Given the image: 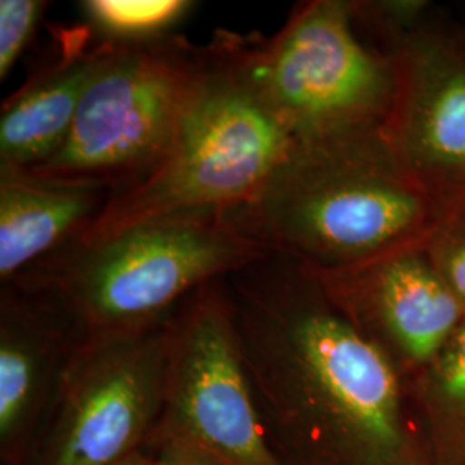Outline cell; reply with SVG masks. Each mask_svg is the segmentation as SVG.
Masks as SVG:
<instances>
[{
	"instance_id": "obj_1",
	"label": "cell",
	"mask_w": 465,
	"mask_h": 465,
	"mask_svg": "<svg viewBox=\"0 0 465 465\" xmlns=\"http://www.w3.org/2000/svg\"><path fill=\"white\" fill-rule=\"evenodd\" d=\"M224 282L262 417L286 436L326 428L359 457L397 450L400 371L309 269L272 253Z\"/></svg>"
},
{
	"instance_id": "obj_2",
	"label": "cell",
	"mask_w": 465,
	"mask_h": 465,
	"mask_svg": "<svg viewBox=\"0 0 465 465\" xmlns=\"http://www.w3.org/2000/svg\"><path fill=\"white\" fill-rule=\"evenodd\" d=\"M224 214L271 253L334 271L426 243L440 207L378 130L295 142L262 186Z\"/></svg>"
},
{
	"instance_id": "obj_3",
	"label": "cell",
	"mask_w": 465,
	"mask_h": 465,
	"mask_svg": "<svg viewBox=\"0 0 465 465\" xmlns=\"http://www.w3.org/2000/svg\"><path fill=\"white\" fill-rule=\"evenodd\" d=\"M272 255L224 211L155 217L97 243H71L4 286L66 319L80 347L149 331L207 282Z\"/></svg>"
},
{
	"instance_id": "obj_4",
	"label": "cell",
	"mask_w": 465,
	"mask_h": 465,
	"mask_svg": "<svg viewBox=\"0 0 465 465\" xmlns=\"http://www.w3.org/2000/svg\"><path fill=\"white\" fill-rule=\"evenodd\" d=\"M207 45L205 84L164 161L114 195L73 243H97L155 217L232 209L293 149L295 136L255 78L249 35L217 32Z\"/></svg>"
},
{
	"instance_id": "obj_5",
	"label": "cell",
	"mask_w": 465,
	"mask_h": 465,
	"mask_svg": "<svg viewBox=\"0 0 465 465\" xmlns=\"http://www.w3.org/2000/svg\"><path fill=\"white\" fill-rule=\"evenodd\" d=\"M209 66V45L182 35L113 44L63 145L44 164L21 173L102 184L116 195L140 183L173 147Z\"/></svg>"
},
{
	"instance_id": "obj_6",
	"label": "cell",
	"mask_w": 465,
	"mask_h": 465,
	"mask_svg": "<svg viewBox=\"0 0 465 465\" xmlns=\"http://www.w3.org/2000/svg\"><path fill=\"white\" fill-rule=\"evenodd\" d=\"M250 59L271 105L297 142L384 130L399 78L367 45L350 0L299 4L272 36L249 35Z\"/></svg>"
},
{
	"instance_id": "obj_7",
	"label": "cell",
	"mask_w": 465,
	"mask_h": 465,
	"mask_svg": "<svg viewBox=\"0 0 465 465\" xmlns=\"http://www.w3.org/2000/svg\"><path fill=\"white\" fill-rule=\"evenodd\" d=\"M355 25L388 54L399 94L384 132L440 213L465 205V26L430 2H351Z\"/></svg>"
},
{
	"instance_id": "obj_8",
	"label": "cell",
	"mask_w": 465,
	"mask_h": 465,
	"mask_svg": "<svg viewBox=\"0 0 465 465\" xmlns=\"http://www.w3.org/2000/svg\"><path fill=\"white\" fill-rule=\"evenodd\" d=\"M163 440L219 465H282L271 449L226 282H207L169 317Z\"/></svg>"
},
{
	"instance_id": "obj_9",
	"label": "cell",
	"mask_w": 465,
	"mask_h": 465,
	"mask_svg": "<svg viewBox=\"0 0 465 465\" xmlns=\"http://www.w3.org/2000/svg\"><path fill=\"white\" fill-rule=\"evenodd\" d=\"M169 319L149 331L74 351L57 390L49 465H117L161 419Z\"/></svg>"
},
{
	"instance_id": "obj_10",
	"label": "cell",
	"mask_w": 465,
	"mask_h": 465,
	"mask_svg": "<svg viewBox=\"0 0 465 465\" xmlns=\"http://www.w3.org/2000/svg\"><path fill=\"white\" fill-rule=\"evenodd\" d=\"M311 272L341 314L395 366L400 361L424 371L464 322V305L424 243L357 266Z\"/></svg>"
},
{
	"instance_id": "obj_11",
	"label": "cell",
	"mask_w": 465,
	"mask_h": 465,
	"mask_svg": "<svg viewBox=\"0 0 465 465\" xmlns=\"http://www.w3.org/2000/svg\"><path fill=\"white\" fill-rule=\"evenodd\" d=\"M111 47L86 23L52 26L47 55L2 104L0 169L26 171L57 152Z\"/></svg>"
},
{
	"instance_id": "obj_12",
	"label": "cell",
	"mask_w": 465,
	"mask_h": 465,
	"mask_svg": "<svg viewBox=\"0 0 465 465\" xmlns=\"http://www.w3.org/2000/svg\"><path fill=\"white\" fill-rule=\"evenodd\" d=\"M116 195L95 183L44 180L0 169V280L76 242Z\"/></svg>"
},
{
	"instance_id": "obj_13",
	"label": "cell",
	"mask_w": 465,
	"mask_h": 465,
	"mask_svg": "<svg viewBox=\"0 0 465 465\" xmlns=\"http://www.w3.org/2000/svg\"><path fill=\"white\" fill-rule=\"evenodd\" d=\"M78 341L50 303L16 288H2L0 436L15 438L47 390L63 381Z\"/></svg>"
},
{
	"instance_id": "obj_14",
	"label": "cell",
	"mask_w": 465,
	"mask_h": 465,
	"mask_svg": "<svg viewBox=\"0 0 465 465\" xmlns=\"http://www.w3.org/2000/svg\"><path fill=\"white\" fill-rule=\"evenodd\" d=\"M195 5L188 0H84L80 11L100 40L140 44L173 35Z\"/></svg>"
},
{
	"instance_id": "obj_15",
	"label": "cell",
	"mask_w": 465,
	"mask_h": 465,
	"mask_svg": "<svg viewBox=\"0 0 465 465\" xmlns=\"http://www.w3.org/2000/svg\"><path fill=\"white\" fill-rule=\"evenodd\" d=\"M424 247L465 309V205L440 213Z\"/></svg>"
},
{
	"instance_id": "obj_16",
	"label": "cell",
	"mask_w": 465,
	"mask_h": 465,
	"mask_svg": "<svg viewBox=\"0 0 465 465\" xmlns=\"http://www.w3.org/2000/svg\"><path fill=\"white\" fill-rule=\"evenodd\" d=\"M49 4L44 0H2L0 2V80L11 71L32 44L38 25Z\"/></svg>"
},
{
	"instance_id": "obj_17",
	"label": "cell",
	"mask_w": 465,
	"mask_h": 465,
	"mask_svg": "<svg viewBox=\"0 0 465 465\" xmlns=\"http://www.w3.org/2000/svg\"><path fill=\"white\" fill-rule=\"evenodd\" d=\"M424 372L434 401L451 411H465V319Z\"/></svg>"
},
{
	"instance_id": "obj_18",
	"label": "cell",
	"mask_w": 465,
	"mask_h": 465,
	"mask_svg": "<svg viewBox=\"0 0 465 465\" xmlns=\"http://www.w3.org/2000/svg\"><path fill=\"white\" fill-rule=\"evenodd\" d=\"M157 465H219L200 455L199 451L188 449L176 441H169L161 438V455L155 459Z\"/></svg>"
},
{
	"instance_id": "obj_19",
	"label": "cell",
	"mask_w": 465,
	"mask_h": 465,
	"mask_svg": "<svg viewBox=\"0 0 465 465\" xmlns=\"http://www.w3.org/2000/svg\"><path fill=\"white\" fill-rule=\"evenodd\" d=\"M117 465H157V462L153 459H150V457L142 455L140 451H136L132 457H128L126 460H123V462H119Z\"/></svg>"
}]
</instances>
